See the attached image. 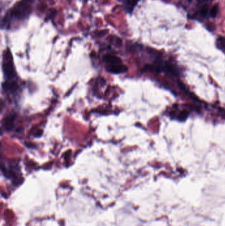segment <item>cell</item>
<instances>
[{"instance_id": "cell-6", "label": "cell", "mask_w": 225, "mask_h": 226, "mask_svg": "<svg viewBox=\"0 0 225 226\" xmlns=\"http://www.w3.org/2000/svg\"><path fill=\"white\" fill-rule=\"evenodd\" d=\"M189 112H187L186 110L181 111L178 113V114L176 117V119L180 122H184L186 119L188 118Z\"/></svg>"}, {"instance_id": "cell-2", "label": "cell", "mask_w": 225, "mask_h": 226, "mask_svg": "<svg viewBox=\"0 0 225 226\" xmlns=\"http://www.w3.org/2000/svg\"><path fill=\"white\" fill-rule=\"evenodd\" d=\"M106 69L107 71L113 74H120L125 73V72H126L128 70L126 65H122L121 64L108 65L106 67Z\"/></svg>"}, {"instance_id": "cell-5", "label": "cell", "mask_w": 225, "mask_h": 226, "mask_svg": "<svg viewBox=\"0 0 225 226\" xmlns=\"http://www.w3.org/2000/svg\"><path fill=\"white\" fill-rule=\"evenodd\" d=\"M4 70L5 75H7L8 77H13L14 71L13 65H12L11 63H5V64H4Z\"/></svg>"}, {"instance_id": "cell-1", "label": "cell", "mask_w": 225, "mask_h": 226, "mask_svg": "<svg viewBox=\"0 0 225 226\" xmlns=\"http://www.w3.org/2000/svg\"><path fill=\"white\" fill-rule=\"evenodd\" d=\"M189 12V15L196 19H205L209 17H212V9L214 6L210 7L208 0H198L194 4Z\"/></svg>"}, {"instance_id": "cell-3", "label": "cell", "mask_w": 225, "mask_h": 226, "mask_svg": "<svg viewBox=\"0 0 225 226\" xmlns=\"http://www.w3.org/2000/svg\"><path fill=\"white\" fill-rule=\"evenodd\" d=\"M124 5V8L127 13H132L140 0H119Z\"/></svg>"}, {"instance_id": "cell-8", "label": "cell", "mask_w": 225, "mask_h": 226, "mask_svg": "<svg viewBox=\"0 0 225 226\" xmlns=\"http://www.w3.org/2000/svg\"><path fill=\"white\" fill-rule=\"evenodd\" d=\"M13 120H14V117H7L5 119V128L7 130H9L13 127Z\"/></svg>"}, {"instance_id": "cell-7", "label": "cell", "mask_w": 225, "mask_h": 226, "mask_svg": "<svg viewBox=\"0 0 225 226\" xmlns=\"http://www.w3.org/2000/svg\"><path fill=\"white\" fill-rule=\"evenodd\" d=\"M217 46L218 48L223 51L225 54V39L223 37L218 38L217 40Z\"/></svg>"}, {"instance_id": "cell-4", "label": "cell", "mask_w": 225, "mask_h": 226, "mask_svg": "<svg viewBox=\"0 0 225 226\" xmlns=\"http://www.w3.org/2000/svg\"><path fill=\"white\" fill-rule=\"evenodd\" d=\"M103 60L108 63L109 65L121 64V59L120 58L117 57V56L113 55H105L103 57Z\"/></svg>"}, {"instance_id": "cell-9", "label": "cell", "mask_w": 225, "mask_h": 226, "mask_svg": "<svg viewBox=\"0 0 225 226\" xmlns=\"http://www.w3.org/2000/svg\"><path fill=\"white\" fill-rule=\"evenodd\" d=\"M5 88L6 89H8L11 91H13L17 88V85L16 83H5Z\"/></svg>"}]
</instances>
